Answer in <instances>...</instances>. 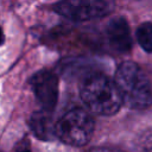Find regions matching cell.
I'll use <instances>...</instances> for the list:
<instances>
[{"instance_id":"obj_7","label":"cell","mask_w":152,"mask_h":152,"mask_svg":"<svg viewBox=\"0 0 152 152\" xmlns=\"http://www.w3.org/2000/svg\"><path fill=\"white\" fill-rule=\"evenodd\" d=\"M32 133L42 140H52L56 137V122L53 124L51 112L42 109L32 114L28 121Z\"/></svg>"},{"instance_id":"obj_9","label":"cell","mask_w":152,"mask_h":152,"mask_svg":"<svg viewBox=\"0 0 152 152\" xmlns=\"http://www.w3.org/2000/svg\"><path fill=\"white\" fill-rule=\"evenodd\" d=\"M144 152H152V132H150L144 140Z\"/></svg>"},{"instance_id":"obj_12","label":"cell","mask_w":152,"mask_h":152,"mask_svg":"<svg viewBox=\"0 0 152 152\" xmlns=\"http://www.w3.org/2000/svg\"><path fill=\"white\" fill-rule=\"evenodd\" d=\"M2 42H4V33H2V31L0 28V44H2Z\"/></svg>"},{"instance_id":"obj_10","label":"cell","mask_w":152,"mask_h":152,"mask_svg":"<svg viewBox=\"0 0 152 152\" xmlns=\"http://www.w3.org/2000/svg\"><path fill=\"white\" fill-rule=\"evenodd\" d=\"M87 152H122V151H119L115 148H109V147H95Z\"/></svg>"},{"instance_id":"obj_5","label":"cell","mask_w":152,"mask_h":152,"mask_svg":"<svg viewBox=\"0 0 152 152\" xmlns=\"http://www.w3.org/2000/svg\"><path fill=\"white\" fill-rule=\"evenodd\" d=\"M36 99L45 110H52L58 99V78L50 70H40L30 80Z\"/></svg>"},{"instance_id":"obj_6","label":"cell","mask_w":152,"mask_h":152,"mask_svg":"<svg viewBox=\"0 0 152 152\" xmlns=\"http://www.w3.org/2000/svg\"><path fill=\"white\" fill-rule=\"evenodd\" d=\"M106 37L109 45L119 52H127L132 48L129 26L122 17H116L107 24Z\"/></svg>"},{"instance_id":"obj_1","label":"cell","mask_w":152,"mask_h":152,"mask_svg":"<svg viewBox=\"0 0 152 152\" xmlns=\"http://www.w3.org/2000/svg\"><path fill=\"white\" fill-rule=\"evenodd\" d=\"M80 93L87 108L99 115H113L124 104L115 81L102 74L87 76Z\"/></svg>"},{"instance_id":"obj_11","label":"cell","mask_w":152,"mask_h":152,"mask_svg":"<svg viewBox=\"0 0 152 152\" xmlns=\"http://www.w3.org/2000/svg\"><path fill=\"white\" fill-rule=\"evenodd\" d=\"M17 152H30V142L27 141H23L19 144V146L17 147Z\"/></svg>"},{"instance_id":"obj_3","label":"cell","mask_w":152,"mask_h":152,"mask_svg":"<svg viewBox=\"0 0 152 152\" xmlns=\"http://www.w3.org/2000/svg\"><path fill=\"white\" fill-rule=\"evenodd\" d=\"M95 122L91 114L83 108H72L56 122V137L64 144L83 146L94 133Z\"/></svg>"},{"instance_id":"obj_8","label":"cell","mask_w":152,"mask_h":152,"mask_svg":"<svg viewBox=\"0 0 152 152\" xmlns=\"http://www.w3.org/2000/svg\"><path fill=\"white\" fill-rule=\"evenodd\" d=\"M137 40L141 49L146 52H152V23L145 21L137 28Z\"/></svg>"},{"instance_id":"obj_4","label":"cell","mask_w":152,"mask_h":152,"mask_svg":"<svg viewBox=\"0 0 152 152\" xmlns=\"http://www.w3.org/2000/svg\"><path fill=\"white\" fill-rule=\"evenodd\" d=\"M53 10L68 20L81 23L108 15L112 4L108 0H61L55 4Z\"/></svg>"},{"instance_id":"obj_2","label":"cell","mask_w":152,"mask_h":152,"mask_svg":"<svg viewBox=\"0 0 152 152\" xmlns=\"http://www.w3.org/2000/svg\"><path fill=\"white\" fill-rule=\"evenodd\" d=\"M124 104L132 109H145L152 104V88L144 70L134 62H122L114 76Z\"/></svg>"}]
</instances>
